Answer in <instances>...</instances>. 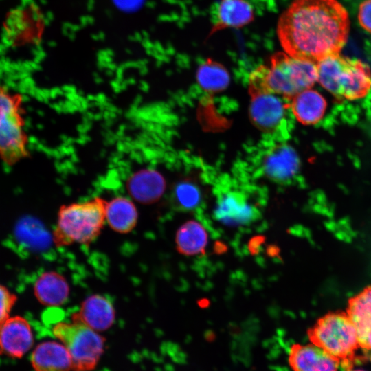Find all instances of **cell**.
<instances>
[{"mask_svg": "<svg viewBox=\"0 0 371 371\" xmlns=\"http://www.w3.org/2000/svg\"><path fill=\"white\" fill-rule=\"evenodd\" d=\"M33 343L31 326L24 317H9L0 324V353L12 358H21Z\"/></svg>", "mask_w": 371, "mask_h": 371, "instance_id": "8fae6325", "label": "cell"}, {"mask_svg": "<svg viewBox=\"0 0 371 371\" xmlns=\"http://www.w3.org/2000/svg\"><path fill=\"white\" fill-rule=\"evenodd\" d=\"M346 313L355 328L359 348L369 359L371 357V285L349 299Z\"/></svg>", "mask_w": 371, "mask_h": 371, "instance_id": "4fadbf2b", "label": "cell"}, {"mask_svg": "<svg viewBox=\"0 0 371 371\" xmlns=\"http://www.w3.org/2000/svg\"><path fill=\"white\" fill-rule=\"evenodd\" d=\"M260 214V210L243 192L225 190L217 196L214 217L225 225H248L259 219Z\"/></svg>", "mask_w": 371, "mask_h": 371, "instance_id": "ba28073f", "label": "cell"}, {"mask_svg": "<svg viewBox=\"0 0 371 371\" xmlns=\"http://www.w3.org/2000/svg\"><path fill=\"white\" fill-rule=\"evenodd\" d=\"M348 371H365V370H348Z\"/></svg>", "mask_w": 371, "mask_h": 371, "instance_id": "4316f807", "label": "cell"}, {"mask_svg": "<svg viewBox=\"0 0 371 371\" xmlns=\"http://www.w3.org/2000/svg\"><path fill=\"white\" fill-rule=\"evenodd\" d=\"M17 300V296L7 287L0 284V324L8 319Z\"/></svg>", "mask_w": 371, "mask_h": 371, "instance_id": "d4e9b609", "label": "cell"}, {"mask_svg": "<svg viewBox=\"0 0 371 371\" xmlns=\"http://www.w3.org/2000/svg\"><path fill=\"white\" fill-rule=\"evenodd\" d=\"M23 110L21 93L0 85V159L9 166L28 155Z\"/></svg>", "mask_w": 371, "mask_h": 371, "instance_id": "277c9868", "label": "cell"}, {"mask_svg": "<svg viewBox=\"0 0 371 371\" xmlns=\"http://www.w3.org/2000/svg\"><path fill=\"white\" fill-rule=\"evenodd\" d=\"M166 182L162 175L152 169L137 171L128 179L127 189L131 196L143 204H150L163 195Z\"/></svg>", "mask_w": 371, "mask_h": 371, "instance_id": "e0dca14e", "label": "cell"}, {"mask_svg": "<svg viewBox=\"0 0 371 371\" xmlns=\"http://www.w3.org/2000/svg\"><path fill=\"white\" fill-rule=\"evenodd\" d=\"M31 363L35 371H70L72 363L66 347L53 341L39 344L32 353Z\"/></svg>", "mask_w": 371, "mask_h": 371, "instance_id": "d6986e66", "label": "cell"}, {"mask_svg": "<svg viewBox=\"0 0 371 371\" xmlns=\"http://www.w3.org/2000/svg\"><path fill=\"white\" fill-rule=\"evenodd\" d=\"M173 199L179 210L182 211L192 210L201 203V190L192 181H183L175 186L173 191Z\"/></svg>", "mask_w": 371, "mask_h": 371, "instance_id": "cb8c5ba5", "label": "cell"}, {"mask_svg": "<svg viewBox=\"0 0 371 371\" xmlns=\"http://www.w3.org/2000/svg\"><path fill=\"white\" fill-rule=\"evenodd\" d=\"M288 361L293 371H338L341 363L313 344L292 345Z\"/></svg>", "mask_w": 371, "mask_h": 371, "instance_id": "5bb4252c", "label": "cell"}, {"mask_svg": "<svg viewBox=\"0 0 371 371\" xmlns=\"http://www.w3.org/2000/svg\"><path fill=\"white\" fill-rule=\"evenodd\" d=\"M300 159L295 150L285 143H278L269 148L263 157L262 170L270 179L284 183L298 172Z\"/></svg>", "mask_w": 371, "mask_h": 371, "instance_id": "7c38bea8", "label": "cell"}, {"mask_svg": "<svg viewBox=\"0 0 371 371\" xmlns=\"http://www.w3.org/2000/svg\"><path fill=\"white\" fill-rule=\"evenodd\" d=\"M290 107L298 122L311 125L323 119L327 111L328 103L320 91L309 88L294 95L290 100Z\"/></svg>", "mask_w": 371, "mask_h": 371, "instance_id": "2e32d148", "label": "cell"}, {"mask_svg": "<svg viewBox=\"0 0 371 371\" xmlns=\"http://www.w3.org/2000/svg\"><path fill=\"white\" fill-rule=\"evenodd\" d=\"M115 317V309L111 301L104 295L95 294L82 302L73 319L98 332L109 329L113 324Z\"/></svg>", "mask_w": 371, "mask_h": 371, "instance_id": "9a60e30c", "label": "cell"}, {"mask_svg": "<svg viewBox=\"0 0 371 371\" xmlns=\"http://www.w3.org/2000/svg\"><path fill=\"white\" fill-rule=\"evenodd\" d=\"M196 79L207 91L216 93L224 90L229 82L226 68L221 63L208 58L199 67Z\"/></svg>", "mask_w": 371, "mask_h": 371, "instance_id": "603a6c76", "label": "cell"}, {"mask_svg": "<svg viewBox=\"0 0 371 371\" xmlns=\"http://www.w3.org/2000/svg\"><path fill=\"white\" fill-rule=\"evenodd\" d=\"M255 71L265 92L277 93L289 100L311 88L317 78V63L280 52L270 57L269 65H260Z\"/></svg>", "mask_w": 371, "mask_h": 371, "instance_id": "7a4b0ae2", "label": "cell"}, {"mask_svg": "<svg viewBox=\"0 0 371 371\" xmlns=\"http://www.w3.org/2000/svg\"><path fill=\"white\" fill-rule=\"evenodd\" d=\"M35 297L40 303L48 306H57L66 302L69 286L64 276L55 271H46L36 280L34 285Z\"/></svg>", "mask_w": 371, "mask_h": 371, "instance_id": "ffe728a7", "label": "cell"}, {"mask_svg": "<svg viewBox=\"0 0 371 371\" xmlns=\"http://www.w3.org/2000/svg\"><path fill=\"white\" fill-rule=\"evenodd\" d=\"M6 22V36L14 43H36L41 38L45 27L41 12L35 5L15 10Z\"/></svg>", "mask_w": 371, "mask_h": 371, "instance_id": "9c48e42d", "label": "cell"}, {"mask_svg": "<svg viewBox=\"0 0 371 371\" xmlns=\"http://www.w3.org/2000/svg\"><path fill=\"white\" fill-rule=\"evenodd\" d=\"M106 202L95 198L63 205L58 212L52 240L56 246L87 245L100 234L106 221Z\"/></svg>", "mask_w": 371, "mask_h": 371, "instance_id": "3957f363", "label": "cell"}, {"mask_svg": "<svg viewBox=\"0 0 371 371\" xmlns=\"http://www.w3.org/2000/svg\"><path fill=\"white\" fill-rule=\"evenodd\" d=\"M369 360H370V361H371V357H370L369 358Z\"/></svg>", "mask_w": 371, "mask_h": 371, "instance_id": "83f0119b", "label": "cell"}, {"mask_svg": "<svg viewBox=\"0 0 371 371\" xmlns=\"http://www.w3.org/2000/svg\"><path fill=\"white\" fill-rule=\"evenodd\" d=\"M307 335L313 344L348 367L359 348L355 328L346 312L326 314L307 330Z\"/></svg>", "mask_w": 371, "mask_h": 371, "instance_id": "5b68a950", "label": "cell"}, {"mask_svg": "<svg viewBox=\"0 0 371 371\" xmlns=\"http://www.w3.org/2000/svg\"><path fill=\"white\" fill-rule=\"evenodd\" d=\"M175 243L178 252L181 254L194 256L204 254L207 243V234L201 223L190 220L178 229Z\"/></svg>", "mask_w": 371, "mask_h": 371, "instance_id": "7402d4cb", "label": "cell"}, {"mask_svg": "<svg viewBox=\"0 0 371 371\" xmlns=\"http://www.w3.org/2000/svg\"><path fill=\"white\" fill-rule=\"evenodd\" d=\"M358 20L361 27L371 33V0H365L360 4Z\"/></svg>", "mask_w": 371, "mask_h": 371, "instance_id": "484cf974", "label": "cell"}, {"mask_svg": "<svg viewBox=\"0 0 371 371\" xmlns=\"http://www.w3.org/2000/svg\"><path fill=\"white\" fill-rule=\"evenodd\" d=\"M251 97L249 115L252 123L264 133L278 135L286 126L290 100L274 93Z\"/></svg>", "mask_w": 371, "mask_h": 371, "instance_id": "52a82bcc", "label": "cell"}, {"mask_svg": "<svg viewBox=\"0 0 371 371\" xmlns=\"http://www.w3.org/2000/svg\"><path fill=\"white\" fill-rule=\"evenodd\" d=\"M58 322L52 328L54 335L67 349L72 370L89 371L98 363L104 350V339L80 321Z\"/></svg>", "mask_w": 371, "mask_h": 371, "instance_id": "8992f818", "label": "cell"}, {"mask_svg": "<svg viewBox=\"0 0 371 371\" xmlns=\"http://www.w3.org/2000/svg\"><path fill=\"white\" fill-rule=\"evenodd\" d=\"M254 19L251 5L246 0H221L210 36L225 28H240Z\"/></svg>", "mask_w": 371, "mask_h": 371, "instance_id": "ac0fdd59", "label": "cell"}, {"mask_svg": "<svg viewBox=\"0 0 371 371\" xmlns=\"http://www.w3.org/2000/svg\"><path fill=\"white\" fill-rule=\"evenodd\" d=\"M339 81V98L348 100H359L371 89V71L362 61L342 56Z\"/></svg>", "mask_w": 371, "mask_h": 371, "instance_id": "30bf717a", "label": "cell"}, {"mask_svg": "<svg viewBox=\"0 0 371 371\" xmlns=\"http://www.w3.org/2000/svg\"><path fill=\"white\" fill-rule=\"evenodd\" d=\"M105 216L109 227L120 234L131 232L138 221L136 206L131 199L123 196L106 202Z\"/></svg>", "mask_w": 371, "mask_h": 371, "instance_id": "44dd1931", "label": "cell"}, {"mask_svg": "<svg viewBox=\"0 0 371 371\" xmlns=\"http://www.w3.org/2000/svg\"><path fill=\"white\" fill-rule=\"evenodd\" d=\"M349 24L337 0H294L278 20V36L287 54L317 63L339 54Z\"/></svg>", "mask_w": 371, "mask_h": 371, "instance_id": "6da1fadb", "label": "cell"}]
</instances>
